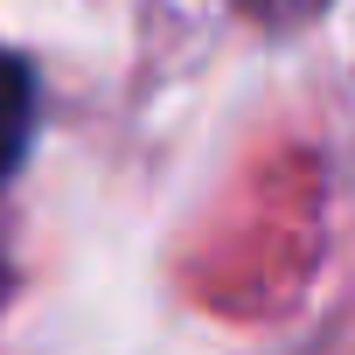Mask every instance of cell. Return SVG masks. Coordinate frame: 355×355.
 Here are the masks:
<instances>
[{
    "mask_svg": "<svg viewBox=\"0 0 355 355\" xmlns=\"http://www.w3.org/2000/svg\"><path fill=\"white\" fill-rule=\"evenodd\" d=\"M35 112H42V98H35V70H28V56L0 49V182H8V174L28 160Z\"/></svg>",
    "mask_w": 355,
    "mask_h": 355,
    "instance_id": "6da1fadb",
    "label": "cell"
},
{
    "mask_svg": "<svg viewBox=\"0 0 355 355\" xmlns=\"http://www.w3.org/2000/svg\"><path fill=\"white\" fill-rule=\"evenodd\" d=\"M244 8L258 15V21H272V28H300V21H313L327 0H244Z\"/></svg>",
    "mask_w": 355,
    "mask_h": 355,
    "instance_id": "7a4b0ae2",
    "label": "cell"
}]
</instances>
